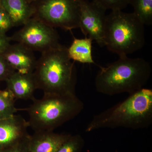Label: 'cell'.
Segmentation results:
<instances>
[{
	"instance_id": "cell-24",
	"label": "cell",
	"mask_w": 152,
	"mask_h": 152,
	"mask_svg": "<svg viewBox=\"0 0 152 152\" xmlns=\"http://www.w3.org/2000/svg\"><path fill=\"white\" fill-rule=\"evenodd\" d=\"M0 6H1V0H0Z\"/></svg>"
},
{
	"instance_id": "cell-2",
	"label": "cell",
	"mask_w": 152,
	"mask_h": 152,
	"mask_svg": "<svg viewBox=\"0 0 152 152\" xmlns=\"http://www.w3.org/2000/svg\"><path fill=\"white\" fill-rule=\"evenodd\" d=\"M95 78L98 92L107 96L128 93L130 95L143 88L151 77V64L143 58H132L128 56L106 67H100Z\"/></svg>"
},
{
	"instance_id": "cell-3",
	"label": "cell",
	"mask_w": 152,
	"mask_h": 152,
	"mask_svg": "<svg viewBox=\"0 0 152 152\" xmlns=\"http://www.w3.org/2000/svg\"><path fill=\"white\" fill-rule=\"evenodd\" d=\"M33 73L37 89L42 90L44 94H75V61H72L64 46L61 45L42 53Z\"/></svg>"
},
{
	"instance_id": "cell-22",
	"label": "cell",
	"mask_w": 152,
	"mask_h": 152,
	"mask_svg": "<svg viewBox=\"0 0 152 152\" xmlns=\"http://www.w3.org/2000/svg\"><path fill=\"white\" fill-rule=\"evenodd\" d=\"M11 38L6 34H0V54H3L11 45Z\"/></svg>"
},
{
	"instance_id": "cell-21",
	"label": "cell",
	"mask_w": 152,
	"mask_h": 152,
	"mask_svg": "<svg viewBox=\"0 0 152 152\" xmlns=\"http://www.w3.org/2000/svg\"><path fill=\"white\" fill-rule=\"evenodd\" d=\"M30 135L21 141L10 146L0 150V152H29L28 142Z\"/></svg>"
},
{
	"instance_id": "cell-7",
	"label": "cell",
	"mask_w": 152,
	"mask_h": 152,
	"mask_svg": "<svg viewBox=\"0 0 152 152\" xmlns=\"http://www.w3.org/2000/svg\"><path fill=\"white\" fill-rule=\"evenodd\" d=\"M19 31L10 37L33 51L41 53L59 46V37L55 28L32 17Z\"/></svg>"
},
{
	"instance_id": "cell-23",
	"label": "cell",
	"mask_w": 152,
	"mask_h": 152,
	"mask_svg": "<svg viewBox=\"0 0 152 152\" xmlns=\"http://www.w3.org/2000/svg\"><path fill=\"white\" fill-rule=\"evenodd\" d=\"M28 2L30 3V4H31L32 3L35 1V0H26Z\"/></svg>"
},
{
	"instance_id": "cell-8",
	"label": "cell",
	"mask_w": 152,
	"mask_h": 152,
	"mask_svg": "<svg viewBox=\"0 0 152 152\" xmlns=\"http://www.w3.org/2000/svg\"><path fill=\"white\" fill-rule=\"evenodd\" d=\"M80 15L79 28L86 37L104 46L106 10L94 2L80 0Z\"/></svg>"
},
{
	"instance_id": "cell-5",
	"label": "cell",
	"mask_w": 152,
	"mask_h": 152,
	"mask_svg": "<svg viewBox=\"0 0 152 152\" xmlns=\"http://www.w3.org/2000/svg\"><path fill=\"white\" fill-rule=\"evenodd\" d=\"M144 24L132 13L112 11L106 16L104 46L119 56H128L145 45Z\"/></svg>"
},
{
	"instance_id": "cell-13",
	"label": "cell",
	"mask_w": 152,
	"mask_h": 152,
	"mask_svg": "<svg viewBox=\"0 0 152 152\" xmlns=\"http://www.w3.org/2000/svg\"><path fill=\"white\" fill-rule=\"evenodd\" d=\"M1 6L10 16L14 27L24 25L34 14L31 4L26 0H1Z\"/></svg>"
},
{
	"instance_id": "cell-10",
	"label": "cell",
	"mask_w": 152,
	"mask_h": 152,
	"mask_svg": "<svg viewBox=\"0 0 152 152\" xmlns=\"http://www.w3.org/2000/svg\"><path fill=\"white\" fill-rule=\"evenodd\" d=\"M2 55L16 72L28 74L32 73L34 70L37 60L34 53L21 44L10 45Z\"/></svg>"
},
{
	"instance_id": "cell-17",
	"label": "cell",
	"mask_w": 152,
	"mask_h": 152,
	"mask_svg": "<svg viewBox=\"0 0 152 152\" xmlns=\"http://www.w3.org/2000/svg\"><path fill=\"white\" fill-rule=\"evenodd\" d=\"M84 145V140L80 135H70L56 152H81Z\"/></svg>"
},
{
	"instance_id": "cell-18",
	"label": "cell",
	"mask_w": 152,
	"mask_h": 152,
	"mask_svg": "<svg viewBox=\"0 0 152 152\" xmlns=\"http://www.w3.org/2000/svg\"><path fill=\"white\" fill-rule=\"evenodd\" d=\"M93 1L105 10H122L129 4L130 0H93Z\"/></svg>"
},
{
	"instance_id": "cell-19",
	"label": "cell",
	"mask_w": 152,
	"mask_h": 152,
	"mask_svg": "<svg viewBox=\"0 0 152 152\" xmlns=\"http://www.w3.org/2000/svg\"><path fill=\"white\" fill-rule=\"evenodd\" d=\"M13 27L10 16L2 7L0 6V34H6V33Z\"/></svg>"
},
{
	"instance_id": "cell-15",
	"label": "cell",
	"mask_w": 152,
	"mask_h": 152,
	"mask_svg": "<svg viewBox=\"0 0 152 152\" xmlns=\"http://www.w3.org/2000/svg\"><path fill=\"white\" fill-rule=\"evenodd\" d=\"M133 12L144 25L152 24V0H130Z\"/></svg>"
},
{
	"instance_id": "cell-20",
	"label": "cell",
	"mask_w": 152,
	"mask_h": 152,
	"mask_svg": "<svg viewBox=\"0 0 152 152\" xmlns=\"http://www.w3.org/2000/svg\"><path fill=\"white\" fill-rule=\"evenodd\" d=\"M16 71L10 66L3 55L0 54V81H6Z\"/></svg>"
},
{
	"instance_id": "cell-11",
	"label": "cell",
	"mask_w": 152,
	"mask_h": 152,
	"mask_svg": "<svg viewBox=\"0 0 152 152\" xmlns=\"http://www.w3.org/2000/svg\"><path fill=\"white\" fill-rule=\"evenodd\" d=\"M70 135L58 134L53 131L34 132L32 135H30L29 152H56Z\"/></svg>"
},
{
	"instance_id": "cell-14",
	"label": "cell",
	"mask_w": 152,
	"mask_h": 152,
	"mask_svg": "<svg viewBox=\"0 0 152 152\" xmlns=\"http://www.w3.org/2000/svg\"><path fill=\"white\" fill-rule=\"evenodd\" d=\"M93 40L91 38L84 39L74 37V40L67 48L68 54L71 60L83 64H95L92 55Z\"/></svg>"
},
{
	"instance_id": "cell-9",
	"label": "cell",
	"mask_w": 152,
	"mask_h": 152,
	"mask_svg": "<svg viewBox=\"0 0 152 152\" xmlns=\"http://www.w3.org/2000/svg\"><path fill=\"white\" fill-rule=\"evenodd\" d=\"M28 122L19 115L0 119V150L12 145L28 137Z\"/></svg>"
},
{
	"instance_id": "cell-4",
	"label": "cell",
	"mask_w": 152,
	"mask_h": 152,
	"mask_svg": "<svg viewBox=\"0 0 152 152\" xmlns=\"http://www.w3.org/2000/svg\"><path fill=\"white\" fill-rule=\"evenodd\" d=\"M33 101L23 110L28 114L29 127L34 132L54 131L77 117L84 107L75 94H45L42 99Z\"/></svg>"
},
{
	"instance_id": "cell-1",
	"label": "cell",
	"mask_w": 152,
	"mask_h": 152,
	"mask_svg": "<svg viewBox=\"0 0 152 152\" xmlns=\"http://www.w3.org/2000/svg\"><path fill=\"white\" fill-rule=\"evenodd\" d=\"M152 123V90L143 88L94 116L86 131L120 127L138 129L148 128Z\"/></svg>"
},
{
	"instance_id": "cell-12",
	"label": "cell",
	"mask_w": 152,
	"mask_h": 152,
	"mask_svg": "<svg viewBox=\"0 0 152 152\" xmlns=\"http://www.w3.org/2000/svg\"><path fill=\"white\" fill-rule=\"evenodd\" d=\"M7 88L15 99L34 100V93L37 89L33 73L22 74L16 72L6 80Z\"/></svg>"
},
{
	"instance_id": "cell-16",
	"label": "cell",
	"mask_w": 152,
	"mask_h": 152,
	"mask_svg": "<svg viewBox=\"0 0 152 152\" xmlns=\"http://www.w3.org/2000/svg\"><path fill=\"white\" fill-rule=\"evenodd\" d=\"M15 99L7 88L0 89V119L13 116L18 111L15 107Z\"/></svg>"
},
{
	"instance_id": "cell-6",
	"label": "cell",
	"mask_w": 152,
	"mask_h": 152,
	"mask_svg": "<svg viewBox=\"0 0 152 152\" xmlns=\"http://www.w3.org/2000/svg\"><path fill=\"white\" fill-rule=\"evenodd\" d=\"M33 17L53 28L71 31L79 28L80 0H35Z\"/></svg>"
}]
</instances>
